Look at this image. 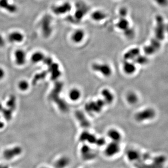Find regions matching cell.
I'll use <instances>...</instances> for the list:
<instances>
[{
    "label": "cell",
    "instance_id": "obj_1",
    "mask_svg": "<svg viewBox=\"0 0 168 168\" xmlns=\"http://www.w3.org/2000/svg\"><path fill=\"white\" fill-rule=\"evenodd\" d=\"M40 29L42 34L45 38L51 36L53 29L52 26V18L51 16L45 15L40 21Z\"/></svg>",
    "mask_w": 168,
    "mask_h": 168
},
{
    "label": "cell",
    "instance_id": "obj_2",
    "mask_svg": "<svg viewBox=\"0 0 168 168\" xmlns=\"http://www.w3.org/2000/svg\"><path fill=\"white\" fill-rule=\"evenodd\" d=\"M120 142L111 141L105 146L104 154L108 158H113L116 157L121 152Z\"/></svg>",
    "mask_w": 168,
    "mask_h": 168
},
{
    "label": "cell",
    "instance_id": "obj_3",
    "mask_svg": "<svg viewBox=\"0 0 168 168\" xmlns=\"http://www.w3.org/2000/svg\"><path fill=\"white\" fill-rule=\"evenodd\" d=\"M80 156L83 161H93L96 157V154L90 146L84 144L81 146L79 151Z\"/></svg>",
    "mask_w": 168,
    "mask_h": 168
},
{
    "label": "cell",
    "instance_id": "obj_4",
    "mask_svg": "<svg viewBox=\"0 0 168 168\" xmlns=\"http://www.w3.org/2000/svg\"><path fill=\"white\" fill-rule=\"evenodd\" d=\"M156 26L155 29V38L160 41L165 38V25L164 19L161 16L158 15L155 18Z\"/></svg>",
    "mask_w": 168,
    "mask_h": 168
},
{
    "label": "cell",
    "instance_id": "obj_5",
    "mask_svg": "<svg viewBox=\"0 0 168 168\" xmlns=\"http://www.w3.org/2000/svg\"><path fill=\"white\" fill-rule=\"evenodd\" d=\"M105 103L103 99H98L96 101H92L86 103L85 109L89 114L99 113L102 110Z\"/></svg>",
    "mask_w": 168,
    "mask_h": 168
},
{
    "label": "cell",
    "instance_id": "obj_6",
    "mask_svg": "<svg viewBox=\"0 0 168 168\" xmlns=\"http://www.w3.org/2000/svg\"><path fill=\"white\" fill-rule=\"evenodd\" d=\"M155 111L151 108H147L138 112L135 115V119L139 122L150 120L155 118Z\"/></svg>",
    "mask_w": 168,
    "mask_h": 168
},
{
    "label": "cell",
    "instance_id": "obj_7",
    "mask_svg": "<svg viewBox=\"0 0 168 168\" xmlns=\"http://www.w3.org/2000/svg\"><path fill=\"white\" fill-rule=\"evenodd\" d=\"M92 68L94 72H97L105 77H109L112 74V69L110 65L105 63H94Z\"/></svg>",
    "mask_w": 168,
    "mask_h": 168
},
{
    "label": "cell",
    "instance_id": "obj_8",
    "mask_svg": "<svg viewBox=\"0 0 168 168\" xmlns=\"http://www.w3.org/2000/svg\"><path fill=\"white\" fill-rule=\"evenodd\" d=\"M52 11L57 16H62L69 13L72 9V5L69 2H65L52 7Z\"/></svg>",
    "mask_w": 168,
    "mask_h": 168
},
{
    "label": "cell",
    "instance_id": "obj_9",
    "mask_svg": "<svg viewBox=\"0 0 168 168\" xmlns=\"http://www.w3.org/2000/svg\"><path fill=\"white\" fill-rule=\"evenodd\" d=\"M22 148L19 146H16L8 148L3 153V157L8 160H11L16 157L19 156L22 153Z\"/></svg>",
    "mask_w": 168,
    "mask_h": 168
},
{
    "label": "cell",
    "instance_id": "obj_10",
    "mask_svg": "<svg viewBox=\"0 0 168 168\" xmlns=\"http://www.w3.org/2000/svg\"><path fill=\"white\" fill-rule=\"evenodd\" d=\"M14 60L16 65L19 66L24 65L26 62L27 55L23 49H16L14 54Z\"/></svg>",
    "mask_w": 168,
    "mask_h": 168
},
{
    "label": "cell",
    "instance_id": "obj_11",
    "mask_svg": "<svg viewBox=\"0 0 168 168\" xmlns=\"http://www.w3.org/2000/svg\"><path fill=\"white\" fill-rule=\"evenodd\" d=\"M24 39V35L22 32L16 30L12 32L8 36V40L12 43H20Z\"/></svg>",
    "mask_w": 168,
    "mask_h": 168
},
{
    "label": "cell",
    "instance_id": "obj_12",
    "mask_svg": "<svg viewBox=\"0 0 168 168\" xmlns=\"http://www.w3.org/2000/svg\"><path fill=\"white\" fill-rule=\"evenodd\" d=\"M85 37V32L82 29H78L75 30L71 34V39L72 43L79 44L83 42Z\"/></svg>",
    "mask_w": 168,
    "mask_h": 168
},
{
    "label": "cell",
    "instance_id": "obj_13",
    "mask_svg": "<svg viewBox=\"0 0 168 168\" xmlns=\"http://www.w3.org/2000/svg\"><path fill=\"white\" fill-rule=\"evenodd\" d=\"M71 163V159L69 157L63 155L59 157L55 161L54 166L55 168H67Z\"/></svg>",
    "mask_w": 168,
    "mask_h": 168
},
{
    "label": "cell",
    "instance_id": "obj_14",
    "mask_svg": "<svg viewBox=\"0 0 168 168\" xmlns=\"http://www.w3.org/2000/svg\"><path fill=\"white\" fill-rule=\"evenodd\" d=\"M0 8L11 14L15 13L17 11V6L13 3H10L9 0H0Z\"/></svg>",
    "mask_w": 168,
    "mask_h": 168
},
{
    "label": "cell",
    "instance_id": "obj_15",
    "mask_svg": "<svg viewBox=\"0 0 168 168\" xmlns=\"http://www.w3.org/2000/svg\"><path fill=\"white\" fill-rule=\"evenodd\" d=\"M108 17V14L105 11L101 10H96L93 11L91 14L92 20L95 22H101L105 20Z\"/></svg>",
    "mask_w": 168,
    "mask_h": 168
},
{
    "label": "cell",
    "instance_id": "obj_16",
    "mask_svg": "<svg viewBox=\"0 0 168 168\" xmlns=\"http://www.w3.org/2000/svg\"><path fill=\"white\" fill-rule=\"evenodd\" d=\"M96 137L94 134H91L88 131L83 132L81 134L79 140L82 142H85L91 144H95L97 140Z\"/></svg>",
    "mask_w": 168,
    "mask_h": 168
},
{
    "label": "cell",
    "instance_id": "obj_17",
    "mask_svg": "<svg viewBox=\"0 0 168 168\" xmlns=\"http://www.w3.org/2000/svg\"><path fill=\"white\" fill-rule=\"evenodd\" d=\"M140 54V50L138 48H133L126 52L123 57L126 61H133Z\"/></svg>",
    "mask_w": 168,
    "mask_h": 168
},
{
    "label": "cell",
    "instance_id": "obj_18",
    "mask_svg": "<svg viewBox=\"0 0 168 168\" xmlns=\"http://www.w3.org/2000/svg\"><path fill=\"white\" fill-rule=\"evenodd\" d=\"M136 65L134 62L131 61H125L123 65V70L126 74L131 75L136 71Z\"/></svg>",
    "mask_w": 168,
    "mask_h": 168
},
{
    "label": "cell",
    "instance_id": "obj_19",
    "mask_svg": "<svg viewBox=\"0 0 168 168\" xmlns=\"http://www.w3.org/2000/svg\"><path fill=\"white\" fill-rule=\"evenodd\" d=\"M107 135L112 141L120 142L122 139L121 134L115 129H111L108 131Z\"/></svg>",
    "mask_w": 168,
    "mask_h": 168
},
{
    "label": "cell",
    "instance_id": "obj_20",
    "mask_svg": "<svg viewBox=\"0 0 168 168\" xmlns=\"http://www.w3.org/2000/svg\"><path fill=\"white\" fill-rule=\"evenodd\" d=\"M101 95L103 97V101L105 104H111L114 101V97L113 94L108 89H104L101 91Z\"/></svg>",
    "mask_w": 168,
    "mask_h": 168
},
{
    "label": "cell",
    "instance_id": "obj_21",
    "mask_svg": "<svg viewBox=\"0 0 168 168\" xmlns=\"http://www.w3.org/2000/svg\"><path fill=\"white\" fill-rule=\"evenodd\" d=\"M116 27L120 30L124 32L130 27V22L127 18H120L116 23Z\"/></svg>",
    "mask_w": 168,
    "mask_h": 168
},
{
    "label": "cell",
    "instance_id": "obj_22",
    "mask_svg": "<svg viewBox=\"0 0 168 168\" xmlns=\"http://www.w3.org/2000/svg\"><path fill=\"white\" fill-rule=\"evenodd\" d=\"M45 58V56L43 52L40 51H36L34 52L32 54L30 57V60L34 64H38L41 62L43 61Z\"/></svg>",
    "mask_w": 168,
    "mask_h": 168
},
{
    "label": "cell",
    "instance_id": "obj_23",
    "mask_svg": "<svg viewBox=\"0 0 168 168\" xmlns=\"http://www.w3.org/2000/svg\"><path fill=\"white\" fill-rule=\"evenodd\" d=\"M81 92L77 88H72L68 93L69 98L72 101H77L80 98Z\"/></svg>",
    "mask_w": 168,
    "mask_h": 168
},
{
    "label": "cell",
    "instance_id": "obj_24",
    "mask_svg": "<svg viewBox=\"0 0 168 168\" xmlns=\"http://www.w3.org/2000/svg\"><path fill=\"white\" fill-rule=\"evenodd\" d=\"M140 157V152L134 149H130L127 153V157L128 158L129 161H135L137 159H139Z\"/></svg>",
    "mask_w": 168,
    "mask_h": 168
},
{
    "label": "cell",
    "instance_id": "obj_25",
    "mask_svg": "<svg viewBox=\"0 0 168 168\" xmlns=\"http://www.w3.org/2000/svg\"><path fill=\"white\" fill-rule=\"evenodd\" d=\"M77 117L78 121L80 122L81 126L84 128H88L90 125L89 121H88L85 115L81 112H77L76 114Z\"/></svg>",
    "mask_w": 168,
    "mask_h": 168
},
{
    "label": "cell",
    "instance_id": "obj_26",
    "mask_svg": "<svg viewBox=\"0 0 168 168\" xmlns=\"http://www.w3.org/2000/svg\"><path fill=\"white\" fill-rule=\"evenodd\" d=\"M126 99L129 104L131 105H134L138 102V97L134 92H130L127 95Z\"/></svg>",
    "mask_w": 168,
    "mask_h": 168
},
{
    "label": "cell",
    "instance_id": "obj_27",
    "mask_svg": "<svg viewBox=\"0 0 168 168\" xmlns=\"http://www.w3.org/2000/svg\"><path fill=\"white\" fill-rule=\"evenodd\" d=\"M134 62L135 64H138L139 65H146L148 62V59L147 56L141 55V54L139 56H137L136 58L134 60Z\"/></svg>",
    "mask_w": 168,
    "mask_h": 168
},
{
    "label": "cell",
    "instance_id": "obj_28",
    "mask_svg": "<svg viewBox=\"0 0 168 168\" xmlns=\"http://www.w3.org/2000/svg\"><path fill=\"white\" fill-rule=\"evenodd\" d=\"M86 9L81 7H78L74 13V18L76 20L80 21L83 19L86 13Z\"/></svg>",
    "mask_w": 168,
    "mask_h": 168
},
{
    "label": "cell",
    "instance_id": "obj_29",
    "mask_svg": "<svg viewBox=\"0 0 168 168\" xmlns=\"http://www.w3.org/2000/svg\"><path fill=\"white\" fill-rule=\"evenodd\" d=\"M17 87L22 92L26 91L29 88V84L27 80L23 79L18 82Z\"/></svg>",
    "mask_w": 168,
    "mask_h": 168
},
{
    "label": "cell",
    "instance_id": "obj_30",
    "mask_svg": "<svg viewBox=\"0 0 168 168\" xmlns=\"http://www.w3.org/2000/svg\"><path fill=\"white\" fill-rule=\"evenodd\" d=\"M144 53L146 55H152L158 51L155 47L150 45V43L144 47Z\"/></svg>",
    "mask_w": 168,
    "mask_h": 168
},
{
    "label": "cell",
    "instance_id": "obj_31",
    "mask_svg": "<svg viewBox=\"0 0 168 168\" xmlns=\"http://www.w3.org/2000/svg\"><path fill=\"white\" fill-rule=\"evenodd\" d=\"M123 32L124 36H125L127 38L131 39L134 37L135 34L134 29H133L132 28L130 27Z\"/></svg>",
    "mask_w": 168,
    "mask_h": 168
},
{
    "label": "cell",
    "instance_id": "obj_32",
    "mask_svg": "<svg viewBox=\"0 0 168 168\" xmlns=\"http://www.w3.org/2000/svg\"><path fill=\"white\" fill-rule=\"evenodd\" d=\"M128 11L127 8L125 7H121L118 11V15L120 18H126L128 15Z\"/></svg>",
    "mask_w": 168,
    "mask_h": 168
},
{
    "label": "cell",
    "instance_id": "obj_33",
    "mask_svg": "<svg viewBox=\"0 0 168 168\" xmlns=\"http://www.w3.org/2000/svg\"><path fill=\"white\" fill-rule=\"evenodd\" d=\"M157 4L161 7H165L168 4V0H154Z\"/></svg>",
    "mask_w": 168,
    "mask_h": 168
},
{
    "label": "cell",
    "instance_id": "obj_34",
    "mask_svg": "<svg viewBox=\"0 0 168 168\" xmlns=\"http://www.w3.org/2000/svg\"><path fill=\"white\" fill-rule=\"evenodd\" d=\"M105 139L103 138H97L95 144H96L98 147H102L105 145Z\"/></svg>",
    "mask_w": 168,
    "mask_h": 168
},
{
    "label": "cell",
    "instance_id": "obj_35",
    "mask_svg": "<svg viewBox=\"0 0 168 168\" xmlns=\"http://www.w3.org/2000/svg\"><path fill=\"white\" fill-rule=\"evenodd\" d=\"M5 76V72L4 70L2 67H0V80L4 78Z\"/></svg>",
    "mask_w": 168,
    "mask_h": 168
},
{
    "label": "cell",
    "instance_id": "obj_36",
    "mask_svg": "<svg viewBox=\"0 0 168 168\" xmlns=\"http://www.w3.org/2000/svg\"><path fill=\"white\" fill-rule=\"evenodd\" d=\"M5 45V40L2 35L0 34V47H3Z\"/></svg>",
    "mask_w": 168,
    "mask_h": 168
},
{
    "label": "cell",
    "instance_id": "obj_37",
    "mask_svg": "<svg viewBox=\"0 0 168 168\" xmlns=\"http://www.w3.org/2000/svg\"><path fill=\"white\" fill-rule=\"evenodd\" d=\"M90 168L89 167H88V166H83V167H81V168Z\"/></svg>",
    "mask_w": 168,
    "mask_h": 168
},
{
    "label": "cell",
    "instance_id": "obj_38",
    "mask_svg": "<svg viewBox=\"0 0 168 168\" xmlns=\"http://www.w3.org/2000/svg\"><path fill=\"white\" fill-rule=\"evenodd\" d=\"M41 168H49L48 167H41Z\"/></svg>",
    "mask_w": 168,
    "mask_h": 168
}]
</instances>
